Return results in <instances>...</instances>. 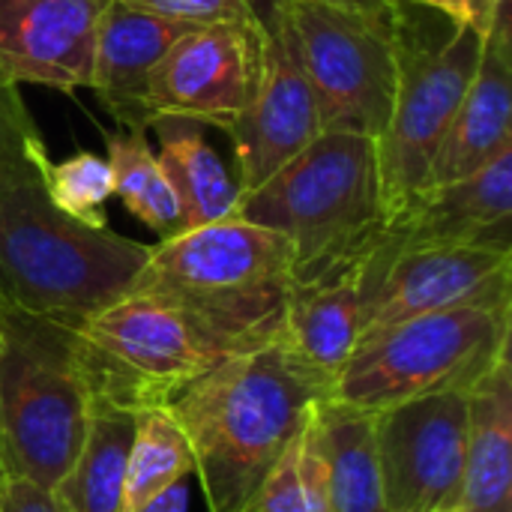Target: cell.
Returning <instances> with one entry per match:
<instances>
[{
	"label": "cell",
	"mask_w": 512,
	"mask_h": 512,
	"mask_svg": "<svg viewBox=\"0 0 512 512\" xmlns=\"http://www.w3.org/2000/svg\"><path fill=\"white\" fill-rule=\"evenodd\" d=\"M333 387L273 339L231 357L168 411L180 423L207 512H246L258 486Z\"/></svg>",
	"instance_id": "cell-1"
},
{
	"label": "cell",
	"mask_w": 512,
	"mask_h": 512,
	"mask_svg": "<svg viewBox=\"0 0 512 512\" xmlns=\"http://www.w3.org/2000/svg\"><path fill=\"white\" fill-rule=\"evenodd\" d=\"M45 165L0 180V309L81 327L132 291L150 246L60 213Z\"/></svg>",
	"instance_id": "cell-2"
},
{
	"label": "cell",
	"mask_w": 512,
	"mask_h": 512,
	"mask_svg": "<svg viewBox=\"0 0 512 512\" xmlns=\"http://www.w3.org/2000/svg\"><path fill=\"white\" fill-rule=\"evenodd\" d=\"M237 216L288 240L291 282L372 255L387 231L378 138L321 132L270 180L240 195Z\"/></svg>",
	"instance_id": "cell-3"
},
{
	"label": "cell",
	"mask_w": 512,
	"mask_h": 512,
	"mask_svg": "<svg viewBox=\"0 0 512 512\" xmlns=\"http://www.w3.org/2000/svg\"><path fill=\"white\" fill-rule=\"evenodd\" d=\"M75 330L93 399L132 414L171 405L225 360L273 342L138 291H129Z\"/></svg>",
	"instance_id": "cell-4"
},
{
	"label": "cell",
	"mask_w": 512,
	"mask_h": 512,
	"mask_svg": "<svg viewBox=\"0 0 512 512\" xmlns=\"http://www.w3.org/2000/svg\"><path fill=\"white\" fill-rule=\"evenodd\" d=\"M93 402L78 330L0 309V447L6 474L54 492L84 444Z\"/></svg>",
	"instance_id": "cell-5"
},
{
	"label": "cell",
	"mask_w": 512,
	"mask_h": 512,
	"mask_svg": "<svg viewBox=\"0 0 512 512\" xmlns=\"http://www.w3.org/2000/svg\"><path fill=\"white\" fill-rule=\"evenodd\" d=\"M291 279L294 255L288 240L234 216L150 246L132 291L276 339Z\"/></svg>",
	"instance_id": "cell-6"
},
{
	"label": "cell",
	"mask_w": 512,
	"mask_h": 512,
	"mask_svg": "<svg viewBox=\"0 0 512 512\" xmlns=\"http://www.w3.org/2000/svg\"><path fill=\"white\" fill-rule=\"evenodd\" d=\"M510 333L512 303L399 321L357 342L330 399L378 414L423 396L471 393L510 357Z\"/></svg>",
	"instance_id": "cell-7"
},
{
	"label": "cell",
	"mask_w": 512,
	"mask_h": 512,
	"mask_svg": "<svg viewBox=\"0 0 512 512\" xmlns=\"http://www.w3.org/2000/svg\"><path fill=\"white\" fill-rule=\"evenodd\" d=\"M399 9L375 18L318 0L288 6L324 132L384 135L399 87Z\"/></svg>",
	"instance_id": "cell-8"
},
{
	"label": "cell",
	"mask_w": 512,
	"mask_h": 512,
	"mask_svg": "<svg viewBox=\"0 0 512 512\" xmlns=\"http://www.w3.org/2000/svg\"><path fill=\"white\" fill-rule=\"evenodd\" d=\"M486 33L453 27L435 45L414 42L399 9V87L390 123L378 138L387 225L396 222L426 189L432 159L477 75Z\"/></svg>",
	"instance_id": "cell-9"
},
{
	"label": "cell",
	"mask_w": 512,
	"mask_h": 512,
	"mask_svg": "<svg viewBox=\"0 0 512 512\" xmlns=\"http://www.w3.org/2000/svg\"><path fill=\"white\" fill-rule=\"evenodd\" d=\"M507 303H512V249L423 246L393 255L372 252L363 276L360 339L432 312Z\"/></svg>",
	"instance_id": "cell-10"
},
{
	"label": "cell",
	"mask_w": 512,
	"mask_h": 512,
	"mask_svg": "<svg viewBox=\"0 0 512 512\" xmlns=\"http://www.w3.org/2000/svg\"><path fill=\"white\" fill-rule=\"evenodd\" d=\"M390 512H456L465 480L468 393H438L375 414Z\"/></svg>",
	"instance_id": "cell-11"
},
{
	"label": "cell",
	"mask_w": 512,
	"mask_h": 512,
	"mask_svg": "<svg viewBox=\"0 0 512 512\" xmlns=\"http://www.w3.org/2000/svg\"><path fill=\"white\" fill-rule=\"evenodd\" d=\"M321 132L288 9H273L261 18L258 75L249 105L228 132L237 156L240 195L270 180Z\"/></svg>",
	"instance_id": "cell-12"
},
{
	"label": "cell",
	"mask_w": 512,
	"mask_h": 512,
	"mask_svg": "<svg viewBox=\"0 0 512 512\" xmlns=\"http://www.w3.org/2000/svg\"><path fill=\"white\" fill-rule=\"evenodd\" d=\"M261 21L195 24L177 36L147 78V111L231 132L258 75Z\"/></svg>",
	"instance_id": "cell-13"
},
{
	"label": "cell",
	"mask_w": 512,
	"mask_h": 512,
	"mask_svg": "<svg viewBox=\"0 0 512 512\" xmlns=\"http://www.w3.org/2000/svg\"><path fill=\"white\" fill-rule=\"evenodd\" d=\"M108 0H0V75L75 93L93 81L96 24Z\"/></svg>",
	"instance_id": "cell-14"
},
{
	"label": "cell",
	"mask_w": 512,
	"mask_h": 512,
	"mask_svg": "<svg viewBox=\"0 0 512 512\" xmlns=\"http://www.w3.org/2000/svg\"><path fill=\"white\" fill-rule=\"evenodd\" d=\"M512 147L480 171L423 189L414 204L387 225L378 255L423 246H495L512 249Z\"/></svg>",
	"instance_id": "cell-15"
},
{
	"label": "cell",
	"mask_w": 512,
	"mask_h": 512,
	"mask_svg": "<svg viewBox=\"0 0 512 512\" xmlns=\"http://www.w3.org/2000/svg\"><path fill=\"white\" fill-rule=\"evenodd\" d=\"M366 258L345 261L312 279H297L285 297L276 339L330 387H336L360 342Z\"/></svg>",
	"instance_id": "cell-16"
},
{
	"label": "cell",
	"mask_w": 512,
	"mask_h": 512,
	"mask_svg": "<svg viewBox=\"0 0 512 512\" xmlns=\"http://www.w3.org/2000/svg\"><path fill=\"white\" fill-rule=\"evenodd\" d=\"M189 27L195 24L150 15L120 0L105 3L96 24L90 90L120 129L150 132L153 117L147 111V78L168 45Z\"/></svg>",
	"instance_id": "cell-17"
},
{
	"label": "cell",
	"mask_w": 512,
	"mask_h": 512,
	"mask_svg": "<svg viewBox=\"0 0 512 512\" xmlns=\"http://www.w3.org/2000/svg\"><path fill=\"white\" fill-rule=\"evenodd\" d=\"M512 147L510 9L486 33L477 75L432 159L426 189L456 183Z\"/></svg>",
	"instance_id": "cell-18"
},
{
	"label": "cell",
	"mask_w": 512,
	"mask_h": 512,
	"mask_svg": "<svg viewBox=\"0 0 512 512\" xmlns=\"http://www.w3.org/2000/svg\"><path fill=\"white\" fill-rule=\"evenodd\" d=\"M456 512H512V357L468 393L465 480Z\"/></svg>",
	"instance_id": "cell-19"
},
{
	"label": "cell",
	"mask_w": 512,
	"mask_h": 512,
	"mask_svg": "<svg viewBox=\"0 0 512 512\" xmlns=\"http://www.w3.org/2000/svg\"><path fill=\"white\" fill-rule=\"evenodd\" d=\"M324 456V512H390L384 498L375 414L324 399L315 405Z\"/></svg>",
	"instance_id": "cell-20"
},
{
	"label": "cell",
	"mask_w": 512,
	"mask_h": 512,
	"mask_svg": "<svg viewBox=\"0 0 512 512\" xmlns=\"http://www.w3.org/2000/svg\"><path fill=\"white\" fill-rule=\"evenodd\" d=\"M150 129L159 141L156 156L180 201L186 231L234 219L240 207V186L222 156L210 147L204 123L159 117Z\"/></svg>",
	"instance_id": "cell-21"
},
{
	"label": "cell",
	"mask_w": 512,
	"mask_h": 512,
	"mask_svg": "<svg viewBox=\"0 0 512 512\" xmlns=\"http://www.w3.org/2000/svg\"><path fill=\"white\" fill-rule=\"evenodd\" d=\"M135 432V414L108 402H93L84 444L66 477L54 486L63 512L126 510V462Z\"/></svg>",
	"instance_id": "cell-22"
},
{
	"label": "cell",
	"mask_w": 512,
	"mask_h": 512,
	"mask_svg": "<svg viewBox=\"0 0 512 512\" xmlns=\"http://www.w3.org/2000/svg\"><path fill=\"white\" fill-rule=\"evenodd\" d=\"M114 195L123 207L162 240L186 231L180 201L150 147L147 129H114L105 135Z\"/></svg>",
	"instance_id": "cell-23"
},
{
	"label": "cell",
	"mask_w": 512,
	"mask_h": 512,
	"mask_svg": "<svg viewBox=\"0 0 512 512\" xmlns=\"http://www.w3.org/2000/svg\"><path fill=\"white\" fill-rule=\"evenodd\" d=\"M195 471L192 447L168 411L162 408H144L135 411V432L126 462V510L135 512L162 495L168 486L183 483Z\"/></svg>",
	"instance_id": "cell-24"
},
{
	"label": "cell",
	"mask_w": 512,
	"mask_h": 512,
	"mask_svg": "<svg viewBox=\"0 0 512 512\" xmlns=\"http://www.w3.org/2000/svg\"><path fill=\"white\" fill-rule=\"evenodd\" d=\"M246 512H324V456L315 429V408L258 486Z\"/></svg>",
	"instance_id": "cell-25"
},
{
	"label": "cell",
	"mask_w": 512,
	"mask_h": 512,
	"mask_svg": "<svg viewBox=\"0 0 512 512\" xmlns=\"http://www.w3.org/2000/svg\"><path fill=\"white\" fill-rule=\"evenodd\" d=\"M42 186H45L48 201L60 213L90 228H108L105 204L114 198V177H111V165L105 156L84 150L60 162L48 159L42 171Z\"/></svg>",
	"instance_id": "cell-26"
},
{
	"label": "cell",
	"mask_w": 512,
	"mask_h": 512,
	"mask_svg": "<svg viewBox=\"0 0 512 512\" xmlns=\"http://www.w3.org/2000/svg\"><path fill=\"white\" fill-rule=\"evenodd\" d=\"M48 159L45 138L24 105L18 84L0 75V180Z\"/></svg>",
	"instance_id": "cell-27"
},
{
	"label": "cell",
	"mask_w": 512,
	"mask_h": 512,
	"mask_svg": "<svg viewBox=\"0 0 512 512\" xmlns=\"http://www.w3.org/2000/svg\"><path fill=\"white\" fill-rule=\"evenodd\" d=\"M150 15L186 21V24H255L261 21L249 0H120Z\"/></svg>",
	"instance_id": "cell-28"
},
{
	"label": "cell",
	"mask_w": 512,
	"mask_h": 512,
	"mask_svg": "<svg viewBox=\"0 0 512 512\" xmlns=\"http://www.w3.org/2000/svg\"><path fill=\"white\" fill-rule=\"evenodd\" d=\"M396 6H423V9H432L444 18L453 21V27H462V24H471V27H480L483 33L492 30V24L498 21L501 12L510 9V0H393Z\"/></svg>",
	"instance_id": "cell-29"
},
{
	"label": "cell",
	"mask_w": 512,
	"mask_h": 512,
	"mask_svg": "<svg viewBox=\"0 0 512 512\" xmlns=\"http://www.w3.org/2000/svg\"><path fill=\"white\" fill-rule=\"evenodd\" d=\"M0 512H63L57 495L21 477H6L0 486Z\"/></svg>",
	"instance_id": "cell-30"
},
{
	"label": "cell",
	"mask_w": 512,
	"mask_h": 512,
	"mask_svg": "<svg viewBox=\"0 0 512 512\" xmlns=\"http://www.w3.org/2000/svg\"><path fill=\"white\" fill-rule=\"evenodd\" d=\"M135 512H189V492H186V480L168 486L162 495H156L153 501H147L144 507Z\"/></svg>",
	"instance_id": "cell-31"
},
{
	"label": "cell",
	"mask_w": 512,
	"mask_h": 512,
	"mask_svg": "<svg viewBox=\"0 0 512 512\" xmlns=\"http://www.w3.org/2000/svg\"><path fill=\"white\" fill-rule=\"evenodd\" d=\"M318 3H327V6H336V9H345V12H357V15H390L396 9L393 0H318Z\"/></svg>",
	"instance_id": "cell-32"
},
{
	"label": "cell",
	"mask_w": 512,
	"mask_h": 512,
	"mask_svg": "<svg viewBox=\"0 0 512 512\" xmlns=\"http://www.w3.org/2000/svg\"><path fill=\"white\" fill-rule=\"evenodd\" d=\"M252 3V9H255V15L258 18H264L267 12H273V9H288L294 0H249Z\"/></svg>",
	"instance_id": "cell-33"
},
{
	"label": "cell",
	"mask_w": 512,
	"mask_h": 512,
	"mask_svg": "<svg viewBox=\"0 0 512 512\" xmlns=\"http://www.w3.org/2000/svg\"><path fill=\"white\" fill-rule=\"evenodd\" d=\"M6 477H9V474H6V465H3V447H0V486H3Z\"/></svg>",
	"instance_id": "cell-34"
}]
</instances>
